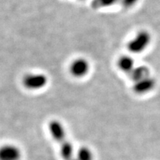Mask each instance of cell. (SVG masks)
Masks as SVG:
<instances>
[{
  "label": "cell",
  "instance_id": "6da1fadb",
  "mask_svg": "<svg viewBox=\"0 0 160 160\" xmlns=\"http://www.w3.org/2000/svg\"><path fill=\"white\" fill-rule=\"evenodd\" d=\"M151 34L148 31H140L128 43V49L132 53L145 51L151 42Z\"/></svg>",
  "mask_w": 160,
  "mask_h": 160
},
{
  "label": "cell",
  "instance_id": "7a4b0ae2",
  "mask_svg": "<svg viewBox=\"0 0 160 160\" xmlns=\"http://www.w3.org/2000/svg\"><path fill=\"white\" fill-rule=\"evenodd\" d=\"M22 151L15 144L6 143L0 146V160H21Z\"/></svg>",
  "mask_w": 160,
  "mask_h": 160
},
{
  "label": "cell",
  "instance_id": "3957f363",
  "mask_svg": "<svg viewBox=\"0 0 160 160\" xmlns=\"http://www.w3.org/2000/svg\"><path fill=\"white\" fill-rule=\"evenodd\" d=\"M48 82V78L45 75L40 73L28 74L24 77L22 83L26 88L38 90L45 87Z\"/></svg>",
  "mask_w": 160,
  "mask_h": 160
},
{
  "label": "cell",
  "instance_id": "277c9868",
  "mask_svg": "<svg viewBox=\"0 0 160 160\" xmlns=\"http://www.w3.org/2000/svg\"><path fill=\"white\" fill-rule=\"evenodd\" d=\"M133 90L137 94H145L155 88L157 81L151 75L133 82Z\"/></svg>",
  "mask_w": 160,
  "mask_h": 160
},
{
  "label": "cell",
  "instance_id": "5b68a950",
  "mask_svg": "<svg viewBox=\"0 0 160 160\" xmlns=\"http://www.w3.org/2000/svg\"><path fill=\"white\" fill-rule=\"evenodd\" d=\"M49 133L52 139L58 143H62L66 139V131L62 123L58 120H52L48 125Z\"/></svg>",
  "mask_w": 160,
  "mask_h": 160
},
{
  "label": "cell",
  "instance_id": "8992f818",
  "mask_svg": "<svg viewBox=\"0 0 160 160\" xmlns=\"http://www.w3.org/2000/svg\"><path fill=\"white\" fill-rule=\"evenodd\" d=\"M90 70V64L84 58H78L75 59L70 66V72L73 77L81 78L88 73Z\"/></svg>",
  "mask_w": 160,
  "mask_h": 160
},
{
  "label": "cell",
  "instance_id": "52a82bcc",
  "mask_svg": "<svg viewBox=\"0 0 160 160\" xmlns=\"http://www.w3.org/2000/svg\"><path fill=\"white\" fill-rule=\"evenodd\" d=\"M59 154L63 160H73L75 159L76 151L72 142L66 139L60 143Z\"/></svg>",
  "mask_w": 160,
  "mask_h": 160
},
{
  "label": "cell",
  "instance_id": "ba28073f",
  "mask_svg": "<svg viewBox=\"0 0 160 160\" xmlns=\"http://www.w3.org/2000/svg\"><path fill=\"white\" fill-rule=\"evenodd\" d=\"M150 70L145 65H136L132 71L129 73L130 78L133 82L139 81L146 77L150 76Z\"/></svg>",
  "mask_w": 160,
  "mask_h": 160
},
{
  "label": "cell",
  "instance_id": "9c48e42d",
  "mask_svg": "<svg viewBox=\"0 0 160 160\" xmlns=\"http://www.w3.org/2000/svg\"><path fill=\"white\" fill-rule=\"evenodd\" d=\"M117 66L120 71L129 74L130 72L134 68V67L136 66L135 61L130 56H122V57H121L118 59Z\"/></svg>",
  "mask_w": 160,
  "mask_h": 160
},
{
  "label": "cell",
  "instance_id": "30bf717a",
  "mask_svg": "<svg viewBox=\"0 0 160 160\" xmlns=\"http://www.w3.org/2000/svg\"><path fill=\"white\" fill-rule=\"evenodd\" d=\"M94 156L88 147L82 146L76 151V160H93Z\"/></svg>",
  "mask_w": 160,
  "mask_h": 160
},
{
  "label": "cell",
  "instance_id": "8fae6325",
  "mask_svg": "<svg viewBox=\"0 0 160 160\" xmlns=\"http://www.w3.org/2000/svg\"><path fill=\"white\" fill-rule=\"evenodd\" d=\"M120 0H93L91 2V7L93 9H100L104 8H108L114 5Z\"/></svg>",
  "mask_w": 160,
  "mask_h": 160
},
{
  "label": "cell",
  "instance_id": "7c38bea8",
  "mask_svg": "<svg viewBox=\"0 0 160 160\" xmlns=\"http://www.w3.org/2000/svg\"><path fill=\"white\" fill-rule=\"evenodd\" d=\"M139 0H120L119 2L125 8H131L137 4Z\"/></svg>",
  "mask_w": 160,
  "mask_h": 160
}]
</instances>
